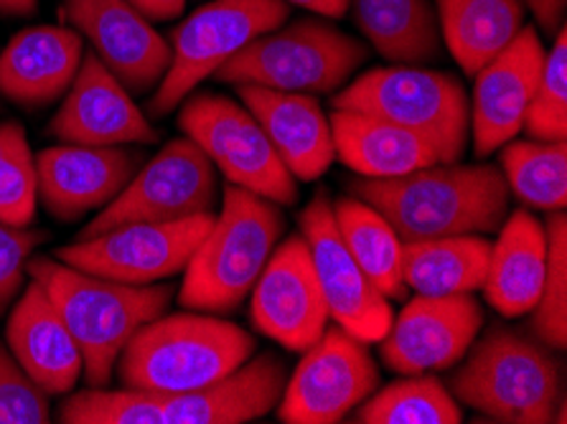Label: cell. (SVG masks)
Wrapping results in <instances>:
<instances>
[{"label": "cell", "instance_id": "18", "mask_svg": "<svg viewBox=\"0 0 567 424\" xmlns=\"http://www.w3.org/2000/svg\"><path fill=\"white\" fill-rule=\"evenodd\" d=\"M49 135L69 145H153L158 130L135 105L115 74L92 51H84L62 107L49 123Z\"/></svg>", "mask_w": 567, "mask_h": 424}, {"label": "cell", "instance_id": "7", "mask_svg": "<svg viewBox=\"0 0 567 424\" xmlns=\"http://www.w3.org/2000/svg\"><path fill=\"white\" fill-rule=\"evenodd\" d=\"M369 49L329 21L300 19L252 39L214 72L225 84L275 92L333 94L367 62Z\"/></svg>", "mask_w": 567, "mask_h": 424}, {"label": "cell", "instance_id": "17", "mask_svg": "<svg viewBox=\"0 0 567 424\" xmlns=\"http://www.w3.org/2000/svg\"><path fill=\"white\" fill-rule=\"evenodd\" d=\"M143 166L125 145H54L37 155L39 201L56 221L72 224L113 201Z\"/></svg>", "mask_w": 567, "mask_h": 424}, {"label": "cell", "instance_id": "37", "mask_svg": "<svg viewBox=\"0 0 567 424\" xmlns=\"http://www.w3.org/2000/svg\"><path fill=\"white\" fill-rule=\"evenodd\" d=\"M49 234L37 227H8L0 221V316L19 298L25 280V265L44 245Z\"/></svg>", "mask_w": 567, "mask_h": 424}, {"label": "cell", "instance_id": "36", "mask_svg": "<svg viewBox=\"0 0 567 424\" xmlns=\"http://www.w3.org/2000/svg\"><path fill=\"white\" fill-rule=\"evenodd\" d=\"M51 400L0 341V424H49Z\"/></svg>", "mask_w": 567, "mask_h": 424}, {"label": "cell", "instance_id": "30", "mask_svg": "<svg viewBox=\"0 0 567 424\" xmlns=\"http://www.w3.org/2000/svg\"><path fill=\"white\" fill-rule=\"evenodd\" d=\"M349 417L359 424H458L463 412L433 374H410L380 392L374 389Z\"/></svg>", "mask_w": 567, "mask_h": 424}, {"label": "cell", "instance_id": "8", "mask_svg": "<svg viewBox=\"0 0 567 424\" xmlns=\"http://www.w3.org/2000/svg\"><path fill=\"white\" fill-rule=\"evenodd\" d=\"M282 0H209L171 31V64L145 115L166 117L252 39L288 21Z\"/></svg>", "mask_w": 567, "mask_h": 424}, {"label": "cell", "instance_id": "27", "mask_svg": "<svg viewBox=\"0 0 567 424\" xmlns=\"http://www.w3.org/2000/svg\"><path fill=\"white\" fill-rule=\"evenodd\" d=\"M437 31L463 72L474 76L524 25L522 0H435Z\"/></svg>", "mask_w": 567, "mask_h": 424}, {"label": "cell", "instance_id": "21", "mask_svg": "<svg viewBox=\"0 0 567 424\" xmlns=\"http://www.w3.org/2000/svg\"><path fill=\"white\" fill-rule=\"evenodd\" d=\"M237 94L296 180H318L337 161L331 123L313 94L275 92L255 84H237Z\"/></svg>", "mask_w": 567, "mask_h": 424}, {"label": "cell", "instance_id": "24", "mask_svg": "<svg viewBox=\"0 0 567 424\" xmlns=\"http://www.w3.org/2000/svg\"><path fill=\"white\" fill-rule=\"evenodd\" d=\"M545 265V224L527 209L506 214L499 239L492 245L486 282L481 288L488 306L504 318L532 313L543 290Z\"/></svg>", "mask_w": 567, "mask_h": 424}, {"label": "cell", "instance_id": "13", "mask_svg": "<svg viewBox=\"0 0 567 424\" xmlns=\"http://www.w3.org/2000/svg\"><path fill=\"white\" fill-rule=\"evenodd\" d=\"M298 224L311 252L329 318L362 343H380L394 318L390 300L374 288V282L343 245L333 219V201L326 188H318L313 194L311 204L300 211Z\"/></svg>", "mask_w": 567, "mask_h": 424}, {"label": "cell", "instance_id": "6", "mask_svg": "<svg viewBox=\"0 0 567 424\" xmlns=\"http://www.w3.org/2000/svg\"><path fill=\"white\" fill-rule=\"evenodd\" d=\"M331 105L410 130L435 153L437 163H458L466 153L471 102L463 84L449 72L420 64L369 69L333 94Z\"/></svg>", "mask_w": 567, "mask_h": 424}, {"label": "cell", "instance_id": "4", "mask_svg": "<svg viewBox=\"0 0 567 424\" xmlns=\"http://www.w3.org/2000/svg\"><path fill=\"white\" fill-rule=\"evenodd\" d=\"M451 394L494 422L549 424L565 400L563 369L535 335L494 325L453 366Z\"/></svg>", "mask_w": 567, "mask_h": 424}, {"label": "cell", "instance_id": "2", "mask_svg": "<svg viewBox=\"0 0 567 424\" xmlns=\"http://www.w3.org/2000/svg\"><path fill=\"white\" fill-rule=\"evenodd\" d=\"M25 275L44 288L82 351L87 386L113 382L120 353L137 328L163 316L176 296V285H123L74 270L62 259L31 257Z\"/></svg>", "mask_w": 567, "mask_h": 424}, {"label": "cell", "instance_id": "25", "mask_svg": "<svg viewBox=\"0 0 567 424\" xmlns=\"http://www.w3.org/2000/svg\"><path fill=\"white\" fill-rule=\"evenodd\" d=\"M329 123L337 158L362 178H398L437 163L417 135L382 117L333 110Z\"/></svg>", "mask_w": 567, "mask_h": 424}, {"label": "cell", "instance_id": "32", "mask_svg": "<svg viewBox=\"0 0 567 424\" xmlns=\"http://www.w3.org/2000/svg\"><path fill=\"white\" fill-rule=\"evenodd\" d=\"M39 206L37 155L25 130L16 120L0 123V221L31 227Z\"/></svg>", "mask_w": 567, "mask_h": 424}, {"label": "cell", "instance_id": "14", "mask_svg": "<svg viewBox=\"0 0 567 424\" xmlns=\"http://www.w3.org/2000/svg\"><path fill=\"white\" fill-rule=\"evenodd\" d=\"M252 323L288 351L303 353L329 328V308L303 234L282 239L250 292Z\"/></svg>", "mask_w": 567, "mask_h": 424}, {"label": "cell", "instance_id": "31", "mask_svg": "<svg viewBox=\"0 0 567 424\" xmlns=\"http://www.w3.org/2000/svg\"><path fill=\"white\" fill-rule=\"evenodd\" d=\"M502 148L509 192L532 209L563 211L567 204V143L509 141Z\"/></svg>", "mask_w": 567, "mask_h": 424}, {"label": "cell", "instance_id": "11", "mask_svg": "<svg viewBox=\"0 0 567 424\" xmlns=\"http://www.w3.org/2000/svg\"><path fill=\"white\" fill-rule=\"evenodd\" d=\"M214 214L178 221H137L107 229L56 249L54 257L74 270L123 285H153L184 272Z\"/></svg>", "mask_w": 567, "mask_h": 424}, {"label": "cell", "instance_id": "15", "mask_svg": "<svg viewBox=\"0 0 567 424\" xmlns=\"http://www.w3.org/2000/svg\"><path fill=\"white\" fill-rule=\"evenodd\" d=\"M484 325V308L468 296L410 300L390 331L380 341V353L386 369L394 374H435L458 363Z\"/></svg>", "mask_w": 567, "mask_h": 424}, {"label": "cell", "instance_id": "12", "mask_svg": "<svg viewBox=\"0 0 567 424\" xmlns=\"http://www.w3.org/2000/svg\"><path fill=\"white\" fill-rule=\"evenodd\" d=\"M303 353L278 402L280 422L337 424L380 386V369L367 343L339 325L326 328Z\"/></svg>", "mask_w": 567, "mask_h": 424}, {"label": "cell", "instance_id": "26", "mask_svg": "<svg viewBox=\"0 0 567 424\" xmlns=\"http://www.w3.org/2000/svg\"><path fill=\"white\" fill-rule=\"evenodd\" d=\"M492 241L481 234L402 245V280L427 298L468 296L484 288Z\"/></svg>", "mask_w": 567, "mask_h": 424}, {"label": "cell", "instance_id": "19", "mask_svg": "<svg viewBox=\"0 0 567 424\" xmlns=\"http://www.w3.org/2000/svg\"><path fill=\"white\" fill-rule=\"evenodd\" d=\"M543 62L545 49L537 29L522 25L517 37L474 74L471 135H474V153L478 158L499 151L522 133Z\"/></svg>", "mask_w": 567, "mask_h": 424}, {"label": "cell", "instance_id": "22", "mask_svg": "<svg viewBox=\"0 0 567 424\" xmlns=\"http://www.w3.org/2000/svg\"><path fill=\"white\" fill-rule=\"evenodd\" d=\"M82 59V37L74 29H23L0 51V94L16 107L44 110L66 94Z\"/></svg>", "mask_w": 567, "mask_h": 424}, {"label": "cell", "instance_id": "20", "mask_svg": "<svg viewBox=\"0 0 567 424\" xmlns=\"http://www.w3.org/2000/svg\"><path fill=\"white\" fill-rule=\"evenodd\" d=\"M288 369L278 353L247 359L217 382L184 394L161 396L166 424H245L278 406Z\"/></svg>", "mask_w": 567, "mask_h": 424}, {"label": "cell", "instance_id": "38", "mask_svg": "<svg viewBox=\"0 0 567 424\" xmlns=\"http://www.w3.org/2000/svg\"><path fill=\"white\" fill-rule=\"evenodd\" d=\"M522 3L524 8H529L539 29L549 33V37H555V31L565 23L567 0H522Z\"/></svg>", "mask_w": 567, "mask_h": 424}, {"label": "cell", "instance_id": "41", "mask_svg": "<svg viewBox=\"0 0 567 424\" xmlns=\"http://www.w3.org/2000/svg\"><path fill=\"white\" fill-rule=\"evenodd\" d=\"M39 8V0H0V15L6 19H25Z\"/></svg>", "mask_w": 567, "mask_h": 424}, {"label": "cell", "instance_id": "16", "mask_svg": "<svg viewBox=\"0 0 567 424\" xmlns=\"http://www.w3.org/2000/svg\"><path fill=\"white\" fill-rule=\"evenodd\" d=\"M62 21L131 94L153 92L168 72L171 43L127 0H64Z\"/></svg>", "mask_w": 567, "mask_h": 424}, {"label": "cell", "instance_id": "35", "mask_svg": "<svg viewBox=\"0 0 567 424\" xmlns=\"http://www.w3.org/2000/svg\"><path fill=\"white\" fill-rule=\"evenodd\" d=\"M524 133L532 141H567V31L565 23L555 31L553 49L545 51L543 72L524 115Z\"/></svg>", "mask_w": 567, "mask_h": 424}, {"label": "cell", "instance_id": "10", "mask_svg": "<svg viewBox=\"0 0 567 424\" xmlns=\"http://www.w3.org/2000/svg\"><path fill=\"white\" fill-rule=\"evenodd\" d=\"M217 204V168L188 137L163 145L143 163L123 192L84 227L76 239L137 221H178L212 214Z\"/></svg>", "mask_w": 567, "mask_h": 424}, {"label": "cell", "instance_id": "9", "mask_svg": "<svg viewBox=\"0 0 567 424\" xmlns=\"http://www.w3.org/2000/svg\"><path fill=\"white\" fill-rule=\"evenodd\" d=\"M178 107V130L199 145L231 186L247 188L278 206L298 201L296 178L282 166L250 110L214 92L188 94Z\"/></svg>", "mask_w": 567, "mask_h": 424}, {"label": "cell", "instance_id": "1", "mask_svg": "<svg viewBox=\"0 0 567 424\" xmlns=\"http://www.w3.org/2000/svg\"><path fill=\"white\" fill-rule=\"evenodd\" d=\"M349 194L380 211L408 241L492 234L509 214V186L494 166L433 163L398 178H354Z\"/></svg>", "mask_w": 567, "mask_h": 424}, {"label": "cell", "instance_id": "23", "mask_svg": "<svg viewBox=\"0 0 567 424\" xmlns=\"http://www.w3.org/2000/svg\"><path fill=\"white\" fill-rule=\"evenodd\" d=\"M6 345L49 396H64L82 379V351L44 288L29 280L6 323Z\"/></svg>", "mask_w": 567, "mask_h": 424}, {"label": "cell", "instance_id": "39", "mask_svg": "<svg viewBox=\"0 0 567 424\" xmlns=\"http://www.w3.org/2000/svg\"><path fill=\"white\" fill-rule=\"evenodd\" d=\"M148 21H174L184 13L186 0H127Z\"/></svg>", "mask_w": 567, "mask_h": 424}, {"label": "cell", "instance_id": "29", "mask_svg": "<svg viewBox=\"0 0 567 424\" xmlns=\"http://www.w3.org/2000/svg\"><path fill=\"white\" fill-rule=\"evenodd\" d=\"M333 219L343 245L374 288L386 300H405L410 290L402 280V239L390 221L357 196H341L333 204Z\"/></svg>", "mask_w": 567, "mask_h": 424}, {"label": "cell", "instance_id": "33", "mask_svg": "<svg viewBox=\"0 0 567 424\" xmlns=\"http://www.w3.org/2000/svg\"><path fill=\"white\" fill-rule=\"evenodd\" d=\"M545 237V280L537 306L532 310L529 331L553 351H563L567 345V219L563 211H549Z\"/></svg>", "mask_w": 567, "mask_h": 424}, {"label": "cell", "instance_id": "3", "mask_svg": "<svg viewBox=\"0 0 567 424\" xmlns=\"http://www.w3.org/2000/svg\"><path fill=\"white\" fill-rule=\"evenodd\" d=\"M255 353L245 328L214 313L158 316L137 328L115 363L120 384L171 396L217 382Z\"/></svg>", "mask_w": 567, "mask_h": 424}, {"label": "cell", "instance_id": "28", "mask_svg": "<svg viewBox=\"0 0 567 424\" xmlns=\"http://www.w3.org/2000/svg\"><path fill=\"white\" fill-rule=\"evenodd\" d=\"M367 41L392 64H427L441 56L431 0H349Z\"/></svg>", "mask_w": 567, "mask_h": 424}, {"label": "cell", "instance_id": "40", "mask_svg": "<svg viewBox=\"0 0 567 424\" xmlns=\"http://www.w3.org/2000/svg\"><path fill=\"white\" fill-rule=\"evenodd\" d=\"M282 3L300 6L306 11L326 15V19H343L349 11V0H282Z\"/></svg>", "mask_w": 567, "mask_h": 424}, {"label": "cell", "instance_id": "5", "mask_svg": "<svg viewBox=\"0 0 567 424\" xmlns=\"http://www.w3.org/2000/svg\"><path fill=\"white\" fill-rule=\"evenodd\" d=\"M286 219L278 204L247 188L227 186L219 216L184 267L178 302L184 310L229 316L250 296L278 247Z\"/></svg>", "mask_w": 567, "mask_h": 424}, {"label": "cell", "instance_id": "34", "mask_svg": "<svg viewBox=\"0 0 567 424\" xmlns=\"http://www.w3.org/2000/svg\"><path fill=\"white\" fill-rule=\"evenodd\" d=\"M59 422L64 424H166L161 394L141 389L87 386L69 394L59 404Z\"/></svg>", "mask_w": 567, "mask_h": 424}]
</instances>
